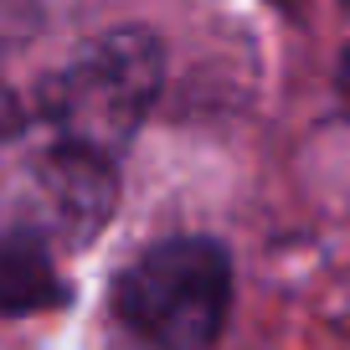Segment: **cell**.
Listing matches in <instances>:
<instances>
[{"instance_id": "52a82bcc", "label": "cell", "mask_w": 350, "mask_h": 350, "mask_svg": "<svg viewBox=\"0 0 350 350\" xmlns=\"http://www.w3.org/2000/svg\"><path fill=\"white\" fill-rule=\"evenodd\" d=\"M345 5H350V0H345Z\"/></svg>"}, {"instance_id": "3957f363", "label": "cell", "mask_w": 350, "mask_h": 350, "mask_svg": "<svg viewBox=\"0 0 350 350\" xmlns=\"http://www.w3.org/2000/svg\"><path fill=\"white\" fill-rule=\"evenodd\" d=\"M113 196H119V186H113L109 154H93V150L52 139V150L36 165V201H42V217L57 237L88 242L109 221Z\"/></svg>"}, {"instance_id": "7a4b0ae2", "label": "cell", "mask_w": 350, "mask_h": 350, "mask_svg": "<svg viewBox=\"0 0 350 350\" xmlns=\"http://www.w3.org/2000/svg\"><path fill=\"white\" fill-rule=\"evenodd\" d=\"M232 304V262L206 237H170L139 252L113 284V314L150 345L196 350L221 335Z\"/></svg>"}, {"instance_id": "5b68a950", "label": "cell", "mask_w": 350, "mask_h": 350, "mask_svg": "<svg viewBox=\"0 0 350 350\" xmlns=\"http://www.w3.org/2000/svg\"><path fill=\"white\" fill-rule=\"evenodd\" d=\"M16 129H21V103H16V93L0 88V139H11Z\"/></svg>"}, {"instance_id": "6da1fadb", "label": "cell", "mask_w": 350, "mask_h": 350, "mask_svg": "<svg viewBox=\"0 0 350 350\" xmlns=\"http://www.w3.org/2000/svg\"><path fill=\"white\" fill-rule=\"evenodd\" d=\"M160 72L165 52L139 26L77 46L62 72L42 83V119L52 139L119 160L160 93Z\"/></svg>"}, {"instance_id": "8992f818", "label": "cell", "mask_w": 350, "mask_h": 350, "mask_svg": "<svg viewBox=\"0 0 350 350\" xmlns=\"http://www.w3.org/2000/svg\"><path fill=\"white\" fill-rule=\"evenodd\" d=\"M345 88H350V62H345Z\"/></svg>"}, {"instance_id": "277c9868", "label": "cell", "mask_w": 350, "mask_h": 350, "mask_svg": "<svg viewBox=\"0 0 350 350\" xmlns=\"http://www.w3.org/2000/svg\"><path fill=\"white\" fill-rule=\"evenodd\" d=\"M62 304V278L36 232L0 237V314H42Z\"/></svg>"}]
</instances>
